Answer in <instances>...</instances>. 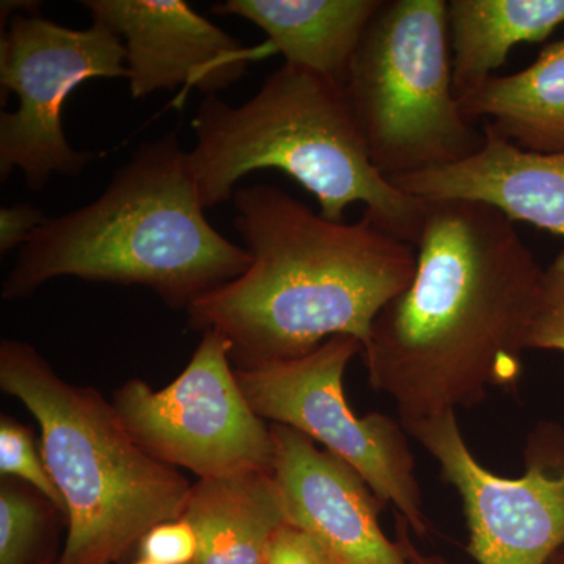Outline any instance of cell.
Instances as JSON below:
<instances>
[{
  "label": "cell",
  "instance_id": "obj_25",
  "mask_svg": "<svg viewBox=\"0 0 564 564\" xmlns=\"http://www.w3.org/2000/svg\"><path fill=\"white\" fill-rule=\"evenodd\" d=\"M547 564H564V547L560 549L558 552L554 556H552L551 562Z\"/></svg>",
  "mask_w": 564,
  "mask_h": 564
},
{
  "label": "cell",
  "instance_id": "obj_18",
  "mask_svg": "<svg viewBox=\"0 0 564 564\" xmlns=\"http://www.w3.org/2000/svg\"><path fill=\"white\" fill-rule=\"evenodd\" d=\"M65 518L31 486L0 481V564H57L58 527Z\"/></svg>",
  "mask_w": 564,
  "mask_h": 564
},
{
  "label": "cell",
  "instance_id": "obj_26",
  "mask_svg": "<svg viewBox=\"0 0 564 564\" xmlns=\"http://www.w3.org/2000/svg\"><path fill=\"white\" fill-rule=\"evenodd\" d=\"M133 564H159V563L151 562V560L139 558Z\"/></svg>",
  "mask_w": 564,
  "mask_h": 564
},
{
  "label": "cell",
  "instance_id": "obj_15",
  "mask_svg": "<svg viewBox=\"0 0 564 564\" xmlns=\"http://www.w3.org/2000/svg\"><path fill=\"white\" fill-rule=\"evenodd\" d=\"M182 518L198 534L196 564H263L274 533L288 522L272 473L202 478Z\"/></svg>",
  "mask_w": 564,
  "mask_h": 564
},
{
  "label": "cell",
  "instance_id": "obj_12",
  "mask_svg": "<svg viewBox=\"0 0 564 564\" xmlns=\"http://www.w3.org/2000/svg\"><path fill=\"white\" fill-rule=\"evenodd\" d=\"M270 432L289 524L310 534L333 564H410L381 529L384 502L361 475L291 426L270 423Z\"/></svg>",
  "mask_w": 564,
  "mask_h": 564
},
{
  "label": "cell",
  "instance_id": "obj_5",
  "mask_svg": "<svg viewBox=\"0 0 564 564\" xmlns=\"http://www.w3.org/2000/svg\"><path fill=\"white\" fill-rule=\"evenodd\" d=\"M0 389L39 422L65 502L57 564L124 563L152 527L182 518L191 481L148 454L96 389L68 383L32 345L11 339L0 343Z\"/></svg>",
  "mask_w": 564,
  "mask_h": 564
},
{
  "label": "cell",
  "instance_id": "obj_7",
  "mask_svg": "<svg viewBox=\"0 0 564 564\" xmlns=\"http://www.w3.org/2000/svg\"><path fill=\"white\" fill-rule=\"evenodd\" d=\"M359 351L355 337L336 336L300 358L234 370L256 414L306 434L348 464L411 532L425 536L429 519L403 423L381 413L359 417L345 397V370Z\"/></svg>",
  "mask_w": 564,
  "mask_h": 564
},
{
  "label": "cell",
  "instance_id": "obj_8",
  "mask_svg": "<svg viewBox=\"0 0 564 564\" xmlns=\"http://www.w3.org/2000/svg\"><path fill=\"white\" fill-rule=\"evenodd\" d=\"M128 76L124 43L101 22L76 31L36 14H14L0 44L2 95L18 98L17 110L0 113V180L20 170L39 192L54 174L84 172L93 155L66 140L63 106L87 80Z\"/></svg>",
  "mask_w": 564,
  "mask_h": 564
},
{
  "label": "cell",
  "instance_id": "obj_16",
  "mask_svg": "<svg viewBox=\"0 0 564 564\" xmlns=\"http://www.w3.org/2000/svg\"><path fill=\"white\" fill-rule=\"evenodd\" d=\"M470 121H481L527 151H564V40L510 76L489 77L458 99Z\"/></svg>",
  "mask_w": 564,
  "mask_h": 564
},
{
  "label": "cell",
  "instance_id": "obj_4",
  "mask_svg": "<svg viewBox=\"0 0 564 564\" xmlns=\"http://www.w3.org/2000/svg\"><path fill=\"white\" fill-rule=\"evenodd\" d=\"M192 126L188 162L204 209L232 199L248 174L276 170L315 196L326 220L345 221L361 203L386 231L417 245L425 202L375 169L339 85L284 63L242 106L206 96Z\"/></svg>",
  "mask_w": 564,
  "mask_h": 564
},
{
  "label": "cell",
  "instance_id": "obj_17",
  "mask_svg": "<svg viewBox=\"0 0 564 564\" xmlns=\"http://www.w3.org/2000/svg\"><path fill=\"white\" fill-rule=\"evenodd\" d=\"M456 98L474 90L522 43H541L564 24V0L447 2Z\"/></svg>",
  "mask_w": 564,
  "mask_h": 564
},
{
  "label": "cell",
  "instance_id": "obj_2",
  "mask_svg": "<svg viewBox=\"0 0 564 564\" xmlns=\"http://www.w3.org/2000/svg\"><path fill=\"white\" fill-rule=\"evenodd\" d=\"M234 228L251 265L198 300L196 332L220 334L237 366L300 358L336 336L364 345L413 281L415 247L364 212L332 221L274 185L237 188Z\"/></svg>",
  "mask_w": 564,
  "mask_h": 564
},
{
  "label": "cell",
  "instance_id": "obj_24",
  "mask_svg": "<svg viewBox=\"0 0 564 564\" xmlns=\"http://www.w3.org/2000/svg\"><path fill=\"white\" fill-rule=\"evenodd\" d=\"M410 527H408L406 522L403 521L399 516V521H397V536L395 541L399 544V547L402 549L404 558L408 560L410 564H444L443 560L437 558V556H430L423 554V552L419 551L417 545L413 543V540L410 538Z\"/></svg>",
  "mask_w": 564,
  "mask_h": 564
},
{
  "label": "cell",
  "instance_id": "obj_19",
  "mask_svg": "<svg viewBox=\"0 0 564 564\" xmlns=\"http://www.w3.org/2000/svg\"><path fill=\"white\" fill-rule=\"evenodd\" d=\"M0 475L31 486L51 500L66 521L65 502L33 433L6 414L0 417Z\"/></svg>",
  "mask_w": 564,
  "mask_h": 564
},
{
  "label": "cell",
  "instance_id": "obj_13",
  "mask_svg": "<svg viewBox=\"0 0 564 564\" xmlns=\"http://www.w3.org/2000/svg\"><path fill=\"white\" fill-rule=\"evenodd\" d=\"M485 143L452 165L388 180L421 202H470L564 237V151H527L484 124Z\"/></svg>",
  "mask_w": 564,
  "mask_h": 564
},
{
  "label": "cell",
  "instance_id": "obj_22",
  "mask_svg": "<svg viewBox=\"0 0 564 564\" xmlns=\"http://www.w3.org/2000/svg\"><path fill=\"white\" fill-rule=\"evenodd\" d=\"M263 564H333V562L310 534L285 522L274 533Z\"/></svg>",
  "mask_w": 564,
  "mask_h": 564
},
{
  "label": "cell",
  "instance_id": "obj_14",
  "mask_svg": "<svg viewBox=\"0 0 564 564\" xmlns=\"http://www.w3.org/2000/svg\"><path fill=\"white\" fill-rule=\"evenodd\" d=\"M383 0H226L215 14L258 25L285 65L345 87L364 33Z\"/></svg>",
  "mask_w": 564,
  "mask_h": 564
},
{
  "label": "cell",
  "instance_id": "obj_9",
  "mask_svg": "<svg viewBox=\"0 0 564 564\" xmlns=\"http://www.w3.org/2000/svg\"><path fill=\"white\" fill-rule=\"evenodd\" d=\"M231 361L229 344L207 329L176 380L161 391L126 381L111 403L148 454L198 480L272 473L270 423L252 410Z\"/></svg>",
  "mask_w": 564,
  "mask_h": 564
},
{
  "label": "cell",
  "instance_id": "obj_3",
  "mask_svg": "<svg viewBox=\"0 0 564 564\" xmlns=\"http://www.w3.org/2000/svg\"><path fill=\"white\" fill-rule=\"evenodd\" d=\"M176 133L148 141L87 206L46 218L18 252L2 299H29L55 278L141 285L188 311L251 265L207 220Z\"/></svg>",
  "mask_w": 564,
  "mask_h": 564
},
{
  "label": "cell",
  "instance_id": "obj_6",
  "mask_svg": "<svg viewBox=\"0 0 564 564\" xmlns=\"http://www.w3.org/2000/svg\"><path fill=\"white\" fill-rule=\"evenodd\" d=\"M344 90L370 161L388 180L462 162L484 147V129L455 95L444 0H383Z\"/></svg>",
  "mask_w": 564,
  "mask_h": 564
},
{
  "label": "cell",
  "instance_id": "obj_20",
  "mask_svg": "<svg viewBox=\"0 0 564 564\" xmlns=\"http://www.w3.org/2000/svg\"><path fill=\"white\" fill-rule=\"evenodd\" d=\"M527 347L564 352V250L544 269L543 292Z\"/></svg>",
  "mask_w": 564,
  "mask_h": 564
},
{
  "label": "cell",
  "instance_id": "obj_10",
  "mask_svg": "<svg viewBox=\"0 0 564 564\" xmlns=\"http://www.w3.org/2000/svg\"><path fill=\"white\" fill-rule=\"evenodd\" d=\"M440 464L462 499L467 554L477 564H547L564 547V430L530 434L525 473L505 478L470 452L456 413L404 426Z\"/></svg>",
  "mask_w": 564,
  "mask_h": 564
},
{
  "label": "cell",
  "instance_id": "obj_11",
  "mask_svg": "<svg viewBox=\"0 0 564 564\" xmlns=\"http://www.w3.org/2000/svg\"><path fill=\"white\" fill-rule=\"evenodd\" d=\"M93 21L124 39L132 98L177 87L217 96L267 50H248L184 0H84Z\"/></svg>",
  "mask_w": 564,
  "mask_h": 564
},
{
  "label": "cell",
  "instance_id": "obj_1",
  "mask_svg": "<svg viewBox=\"0 0 564 564\" xmlns=\"http://www.w3.org/2000/svg\"><path fill=\"white\" fill-rule=\"evenodd\" d=\"M544 269L514 223L486 204L425 202L406 291L364 345L369 383L403 426L484 403L524 372Z\"/></svg>",
  "mask_w": 564,
  "mask_h": 564
},
{
  "label": "cell",
  "instance_id": "obj_23",
  "mask_svg": "<svg viewBox=\"0 0 564 564\" xmlns=\"http://www.w3.org/2000/svg\"><path fill=\"white\" fill-rule=\"evenodd\" d=\"M46 221L43 212L22 203L0 209V254L24 247L33 232Z\"/></svg>",
  "mask_w": 564,
  "mask_h": 564
},
{
  "label": "cell",
  "instance_id": "obj_21",
  "mask_svg": "<svg viewBox=\"0 0 564 564\" xmlns=\"http://www.w3.org/2000/svg\"><path fill=\"white\" fill-rule=\"evenodd\" d=\"M137 552L140 558L159 564H196L198 534L187 519L162 522L141 538Z\"/></svg>",
  "mask_w": 564,
  "mask_h": 564
}]
</instances>
